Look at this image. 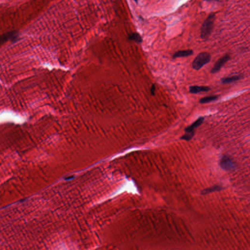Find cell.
<instances>
[{
	"label": "cell",
	"mask_w": 250,
	"mask_h": 250,
	"mask_svg": "<svg viewBox=\"0 0 250 250\" xmlns=\"http://www.w3.org/2000/svg\"><path fill=\"white\" fill-rule=\"evenodd\" d=\"M215 18V14H210L203 23L201 28V37L203 39H207L211 35L214 28Z\"/></svg>",
	"instance_id": "obj_1"
},
{
	"label": "cell",
	"mask_w": 250,
	"mask_h": 250,
	"mask_svg": "<svg viewBox=\"0 0 250 250\" xmlns=\"http://www.w3.org/2000/svg\"><path fill=\"white\" fill-rule=\"evenodd\" d=\"M210 60L211 55L209 53H200L193 60L192 66L193 69L199 70L204 65L209 63Z\"/></svg>",
	"instance_id": "obj_2"
},
{
	"label": "cell",
	"mask_w": 250,
	"mask_h": 250,
	"mask_svg": "<svg viewBox=\"0 0 250 250\" xmlns=\"http://www.w3.org/2000/svg\"><path fill=\"white\" fill-rule=\"evenodd\" d=\"M230 56L229 54H226L225 55L221 57L218 60L214 65L213 68L211 70L212 73H216L221 70L222 67L226 64V63L230 60Z\"/></svg>",
	"instance_id": "obj_3"
},
{
	"label": "cell",
	"mask_w": 250,
	"mask_h": 250,
	"mask_svg": "<svg viewBox=\"0 0 250 250\" xmlns=\"http://www.w3.org/2000/svg\"><path fill=\"white\" fill-rule=\"evenodd\" d=\"M220 165L222 169L226 170H231L235 168V163L228 156H223L221 159Z\"/></svg>",
	"instance_id": "obj_4"
},
{
	"label": "cell",
	"mask_w": 250,
	"mask_h": 250,
	"mask_svg": "<svg viewBox=\"0 0 250 250\" xmlns=\"http://www.w3.org/2000/svg\"><path fill=\"white\" fill-rule=\"evenodd\" d=\"M204 120V118L203 117H200L192 125H191L190 126H188V127H187L185 129V133H195V130L202 124Z\"/></svg>",
	"instance_id": "obj_5"
},
{
	"label": "cell",
	"mask_w": 250,
	"mask_h": 250,
	"mask_svg": "<svg viewBox=\"0 0 250 250\" xmlns=\"http://www.w3.org/2000/svg\"><path fill=\"white\" fill-rule=\"evenodd\" d=\"M210 90V88L206 86H192L189 88V92L192 94H197L201 92H207Z\"/></svg>",
	"instance_id": "obj_6"
},
{
	"label": "cell",
	"mask_w": 250,
	"mask_h": 250,
	"mask_svg": "<svg viewBox=\"0 0 250 250\" xmlns=\"http://www.w3.org/2000/svg\"><path fill=\"white\" fill-rule=\"evenodd\" d=\"M193 54V51L190 49L188 50H180L176 52L173 55V58H180V57H185L192 55Z\"/></svg>",
	"instance_id": "obj_7"
},
{
	"label": "cell",
	"mask_w": 250,
	"mask_h": 250,
	"mask_svg": "<svg viewBox=\"0 0 250 250\" xmlns=\"http://www.w3.org/2000/svg\"><path fill=\"white\" fill-rule=\"evenodd\" d=\"M241 78L240 75H234L229 77H226L221 79V82L223 84H229L234 82L237 81Z\"/></svg>",
	"instance_id": "obj_8"
},
{
	"label": "cell",
	"mask_w": 250,
	"mask_h": 250,
	"mask_svg": "<svg viewBox=\"0 0 250 250\" xmlns=\"http://www.w3.org/2000/svg\"><path fill=\"white\" fill-rule=\"evenodd\" d=\"M17 37V34L16 32L12 31V32H8L7 34L3 35L1 36V43H3L8 39H11V40H15L16 39Z\"/></svg>",
	"instance_id": "obj_9"
},
{
	"label": "cell",
	"mask_w": 250,
	"mask_h": 250,
	"mask_svg": "<svg viewBox=\"0 0 250 250\" xmlns=\"http://www.w3.org/2000/svg\"><path fill=\"white\" fill-rule=\"evenodd\" d=\"M128 39L131 41H135L137 43H141L143 41L142 37L140 34L136 32L130 34L128 36Z\"/></svg>",
	"instance_id": "obj_10"
},
{
	"label": "cell",
	"mask_w": 250,
	"mask_h": 250,
	"mask_svg": "<svg viewBox=\"0 0 250 250\" xmlns=\"http://www.w3.org/2000/svg\"><path fill=\"white\" fill-rule=\"evenodd\" d=\"M218 96L216 95L214 96H207L205 97L202 98L199 101L201 104H206V103H209L211 102L214 101L215 100H218Z\"/></svg>",
	"instance_id": "obj_11"
},
{
	"label": "cell",
	"mask_w": 250,
	"mask_h": 250,
	"mask_svg": "<svg viewBox=\"0 0 250 250\" xmlns=\"http://www.w3.org/2000/svg\"><path fill=\"white\" fill-rule=\"evenodd\" d=\"M222 189V187L219 186H215L212 187L211 188L207 189L204 190L202 192V193L203 195H205L207 193H209L212 192H215V191H219Z\"/></svg>",
	"instance_id": "obj_12"
},
{
	"label": "cell",
	"mask_w": 250,
	"mask_h": 250,
	"mask_svg": "<svg viewBox=\"0 0 250 250\" xmlns=\"http://www.w3.org/2000/svg\"><path fill=\"white\" fill-rule=\"evenodd\" d=\"M195 133H187L184 134V135L181 137V139L184 140L186 141H190L192 139V138L194 136Z\"/></svg>",
	"instance_id": "obj_13"
},
{
	"label": "cell",
	"mask_w": 250,
	"mask_h": 250,
	"mask_svg": "<svg viewBox=\"0 0 250 250\" xmlns=\"http://www.w3.org/2000/svg\"><path fill=\"white\" fill-rule=\"evenodd\" d=\"M156 87L155 84H153L151 87V89H150V93L151 95H155V92H156Z\"/></svg>",
	"instance_id": "obj_14"
},
{
	"label": "cell",
	"mask_w": 250,
	"mask_h": 250,
	"mask_svg": "<svg viewBox=\"0 0 250 250\" xmlns=\"http://www.w3.org/2000/svg\"><path fill=\"white\" fill-rule=\"evenodd\" d=\"M206 1H218V0H206Z\"/></svg>",
	"instance_id": "obj_15"
},
{
	"label": "cell",
	"mask_w": 250,
	"mask_h": 250,
	"mask_svg": "<svg viewBox=\"0 0 250 250\" xmlns=\"http://www.w3.org/2000/svg\"><path fill=\"white\" fill-rule=\"evenodd\" d=\"M134 1H135V2H136V3H137V0H134Z\"/></svg>",
	"instance_id": "obj_16"
}]
</instances>
